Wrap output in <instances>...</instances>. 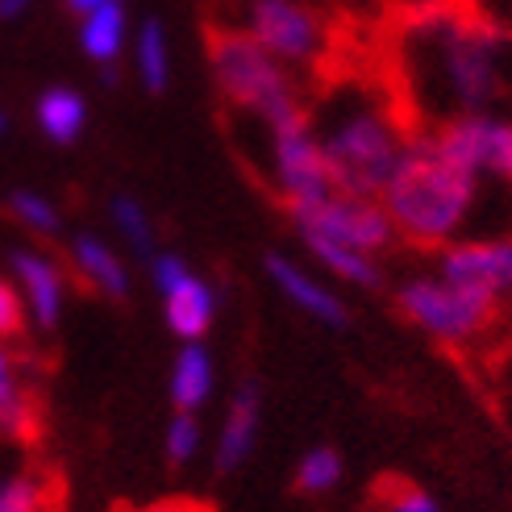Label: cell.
I'll list each match as a JSON object with an SVG mask.
<instances>
[{"instance_id": "f546056e", "label": "cell", "mask_w": 512, "mask_h": 512, "mask_svg": "<svg viewBox=\"0 0 512 512\" xmlns=\"http://www.w3.org/2000/svg\"><path fill=\"white\" fill-rule=\"evenodd\" d=\"M38 5V0H0V21H13L21 13H30Z\"/></svg>"}, {"instance_id": "e0dca14e", "label": "cell", "mask_w": 512, "mask_h": 512, "mask_svg": "<svg viewBox=\"0 0 512 512\" xmlns=\"http://www.w3.org/2000/svg\"><path fill=\"white\" fill-rule=\"evenodd\" d=\"M217 388V363L204 342H184L175 350V363H171V379H167V392L175 413H200L204 404L213 400Z\"/></svg>"}, {"instance_id": "6da1fadb", "label": "cell", "mask_w": 512, "mask_h": 512, "mask_svg": "<svg viewBox=\"0 0 512 512\" xmlns=\"http://www.w3.org/2000/svg\"><path fill=\"white\" fill-rule=\"evenodd\" d=\"M404 109L442 125L450 117L492 113L512 96V34L483 13L421 0L400 34Z\"/></svg>"}, {"instance_id": "8992f818", "label": "cell", "mask_w": 512, "mask_h": 512, "mask_svg": "<svg viewBox=\"0 0 512 512\" xmlns=\"http://www.w3.org/2000/svg\"><path fill=\"white\" fill-rule=\"evenodd\" d=\"M263 130H267V146H271V175H275L279 196L288 204V213L309 209V204H317L334 192V179H329L309 109L300 105V109L279 113L275 121L263 125Z\"/></svg>"}, {"instance_id": "2e32d148", "label": "cell", "mask_w": 512, "mask_h": 512, "mask_svg": "<svg viewBox=\"0 0 512 512\" xmlns=\"http://www.w3.org/2000/svg\"><path fill=\"white\" fill-rule=\"evenodd\" d=\"M67 259L75 267V275L84 279V284L100 296L109 300H125L130 296V267H125L121 254L96 234H75L67 242Z\"/></svg>"}, {"instance_id": "ac0fdd59", "label": "cell", "mask_w": 512, "mask_h": 512, "mask_svg": "<svg viewBox=\"0 0 512 512\" xmlns=\"http://www.w3.org/2000/svg\"><path fill=\"white\" fill-rule=\"evenodd\" d=\"M34 121L55 146H75L88 130V100L67 84H55L34 100Z\"/></svg>"}, {"instance_id": "484cf974", "label": "cell", "mask_w": 512, "mask_h": 512, "mask_svg": "<svg viewBox=\"0 0 512 512\" xmlns=\"http://www.w3.org/2000/svg\"><path fill=\"white\" fill-rule=\"evenodd\" d=\"M200 446H204L200 417H196V413H175V417L167 421V433H163L167 463H171V467H188L192 458L200 454Z\"/></svg>"}, {"instance_id": "7402d4cb", "label": "cell", "mask_w": 512, "mask_h": 512, "mask_svg": "<svg viewBox=\"0 0 512 512\" xmlns=\"http://www.w3.org/2000/svg\"><path fill=\"white\" fill-rule=\"evenodd\" d=\"M309 254L325 267L334 271L342 284H354V288H379V263L363 250H350V246H338V242H304Z\"/></svg>"}, {"instance_id": "9a60e30c", "label": "cell", "mask_w": 512, "mask_h": 512, "mask_svg": "<svg viewBox=\"0 0 512 512\" xmlns=\"http://www.w3.org/2000/svg\"><path fill=\"white\" fill-rule=\"evenodd\" d=\"M267 275L275 279V288L284 292L300 313H309L313 321H321V325H334V329H342L346 321H350V313H346V304L329 292L321 279L313 275V271H304L300 263H292L288 254H267Z\"/></svg>"}, {"instance_id": "52a82bcc", "label": "cell", "mask_w": 512, "mask_h": 512, "mask_svg": "<svg viewBox=\"0 0 512 512\" xmlns=\"http://www.w3.org/2000/svg\"><path fill=\"white\" fill-rule=\"evenodd\" d=\"M292 221L304 242H338V246L371 254V259L396 242V229L375 196L329 192L325 200L309 204V209H296Z\"/></svg>"}, {"instance_id": "5b68a950", "label": "cell", "mask_w": 512, "mask_h": 512, "mask_svg": "<svg viewBox=\"0 0 512 512\" xmlns=\"http://www.w3.org/2000/svg\"><path fill=\"white\" fill-rule=\"evenodd\" d=\"M396 309L413 321L421 334L446 346H467L483 338L500 317V304L450 284L442 275H413L396 288Z\"/></svg>"}, {"instance_id": "4dcf8cb0", "label": "cell", "mask_w": 512, "mask_h": 512, "mask_svg": "<svg viewBox=\"0 0 512 512\" xmlns=\"http://www.w3.org/2000/svg\"><path fill=\"white\" fill-rule=\"evenodd\" d=\"M63 5L75 13V17H84L88 9H96V5H105V0H63Z\"/></svg>"}, {"instance_id": "44dd1931", "label": "cell", "mask_w": 512, "mask_h": 512, "mask_svg": "<svg viewBox=\"0 0 512 512\" xmlns=\"http://www.w3.org/2000/svg\"><path fill=\"white\" fill-rule=\"evenodd\" d=\"M0 512H59V488L46 471H17L0 479Z\"/></svg>"}, {"instance_id": "4fadbf2b", "label": "cell", "mask_w": 512, "mask_h": 512, "mask_svg": "<svg viewBox=\"0 0 512 512\" xmlns=\"http://www.w3.org/2000/svg\"><path fill=\"white\" fill-rule=\"evenodd\" d=\"M259 429H263V392H259V383L246 379L242 388L229 396L221 429H217V446H213L217 475H229L246 463L254 454V442H259Z\"/></svg>"}, {"instance_id": "7c38bea8", "label": "cell", "mask_w": 512, "mask_h": 512, "mask_svg": "<svg viewBox=\"0 0 512 512\" xmlns=\"http://www.w3.org/2000/svg\"><path fill=\"white\" fill-rule=\"evenodd\" d=\"M9 267L17 279V296L25 304V317L38 329H55L63 317V300H67L63 267L42 250H13Z\"/></svg>"}, {"instance_id": "d6a6232c", "label": "cell", "mask_w": 512, "mask_h": 512, "mask_svg": "<svg viewBox=\"0 0 512 512\" xmlns=\"http://www.w3.org/2000/svg\"><path fill=\"white\" fill-rule=\"evenodd\" d=\"M508 184H512V171H508Z\"/></svg>"}, {"instance_id": "4316f807", "label": "cell", "mask_w": 512, "mask_h": 512, "mask_svg": "<svg viewBox=\"0 0 512 512\" xmlns=\"http://www.w3.org/2000/svg\"><path fill=\"white\" fill-rule=\"evenodd\" d=\"M375 504H379V512H442L438 500L408 479H383L375 492Z\"/></svg>"}, {"instance_id": "7a4b0ae2", "label": "cell", "mask_w": 512, "mask_h": 512, "mask_svg": "<svg viewBox=\"0 0 512 512\" xmlns=\"http://www.w3.org/2000/svg\"><path fill=\"white\" fill-rule=\"evenodd\" d=\"M313 134L334 179V192L346 196H375L392 179L413 125L392 96H383L375 84H342L321 100V109L309 113Z\"/></svg>"}, {"instance_id": "1f68e13d", "label": "cell", "mask_w": 512, "mask_h": 512, "mask_svg": "<svg viewBox=\"0 0 512 512\" xmlns=\"http://www.w3.org/2000/svg\"><path fill=\"white\" fill-rule=\"evenodd\" d=\"M5 134H9V113L0 109V138H5Z\"/></svg>"}, {"instance_id": "d6986e66", "label": "cell", "mask_w": 512, "mask_h": 512, "mask_svg": "<svg viewBox=\"0 0 512 512\" xmlns=\"http://www.w3.org/2000/svg\"><path fill=\"white\" fill-rule=\"evenodd\" d=\"M125 42H130V17H125L121 0H105V5H96L80 17V46L92 63L113 67Z\"/></svg>"}, {"instance_id": "8fae6325", "label": "cell", "mask_w": 512, "mask_h": 512, "mask_svg": "<svg viewBox=\"0 0 512 512\" xmlns=\"http://www.w3.org/2000/svg\"><path fill=\"white\" fill-rule=\"evenodd\" d=\"M438 275L475 296H512V238H458L438 250Z\"/></svg>"}, {"instance_id": "30bf717a", "label": "cell", "mask_w": 512, "mask_h": 512, "mask_svg": "<svg viewBox=\"0 0 512 512\" xmlns=\"http://www.w3.org/2000/svg\"><path fill=\"white\" fill-rule=\"evenodd\" d=\"M446 159L467 167L479 179H508L512 171V121L496 113H467L450 117L425 130Z\"/></svg>"}, {"instance_id": "d4e9b609", "label": "cell", "mask_w": 512, "mask_h": 512, "mask_svg": "<svg viewBox=\"0 0 512 512\" xmlns=\"http://www.w3.org/2000/svg\"><path fill=\"white\" fill-rule=\"evenodd\" d=\"M113 225H117V234L125 238V242H130L138 254H146V259H150V254H155L159 250V234H155V221H150L146 217V209H142V204L134 200V196H117L113 200Z\"/></svg>"}, {"instance_id": "9c48e42d", "label": "cell", "mask_w": 512, "mask_h": 512, "mask_svg": "<svg viewBox=\"0 0 512 512\" xmlns=\"http://www.w3.org/2000/svg\"><path fill=\"white\" fill-rule=\"evenodd\" d=\"M150 284H155L163 300L167 329L179 342H200L217 321V292L213 284L188 267L184 254L175 250H155L150 254Z\"/></svg>"}, {"instance_id": "ba28073f", "label": "cell", "mask_w": 512, "mask_h": 512, "mask_svg": "<svg viewBox=\"0 0 512 512\" xmlns=\"http://www.w3.org/2000/svg\"><path fill=\"white\" fill-rule=\"evenodd\" d=\"M238 30L284 67L317 63L325 50V25L304 0H246Z\"/></svg>"}, {"instance_id": "ffe728a7", "label": "cell", "mask_w": 512, "mask_h": 512, "mask_svg": "<svg viewBox=\"0 0 512 512\" xmlns=\"http://www.w3.org/2000/svg\"><path fill=\"white\" fill-rule=\"evenodd\" d=\"M134 67H138V80L146 92H167L171 84V55H167V34H163V21L159 17H146L142 30L134 38Z\"/></svg>"}, {"instance_id": "277c9868", "label": "cell", "mask_w": 512, "mask_h": 512, "mask_svg": "<svg viewBox=\"0 0 512 512\" xmlns=\"http://www.w3.org/2000/svg\"><path fill=\"white\" fill-rule=\"evenodd\" d=\"M209 67H213V80H217V92L225 96V105L259 117L263 125L288 109H300L296 84L284 71V63L271 59L238 25H217L209 34Z\"/></svg>"}, {"instance_id": "cb8c5ba5", "label": "cell", "mask_w": 512, "mask_h": 512, "mask_svg": "<svg viewBox=\"0 0 512 512\" xmlns=\"http://www.w3.org/2000/svg\"><path fill=\"white\" fill-rule=\"evenodd\" d=\"M9 213L38 238H59L63 234V217L55 209V200H46L42 192H25V188L13 192L9 196Z\"/></svg>"}, {"instance_id": "603a6c76", "label": "cell", "mask_w": 512, "mask_h": 512, "mask_svg": "<svg viewBox=\"0 0 512 512\" xmlns=\"http://www.w3.org/2000/svg\"><path fill=\"white\" fill-rule=\"evenodd\" d=\"M342 475H346L342 454L334 446H313V450L300 454L296 475H292V488L300 496H329L342 483Z\"/></svg>"}, {"instance_id": "83f0119b", "label": "cell", "mask_w": 512, "mask_h": 512, "mask_svg": "<svg viewBox=\"0 0 512 512\" xmlns=\"http://www.w3.org/2000/svg\"><path fill=\"white\" fill-rule=\"evenodd\" d=\"M21 329H25V304H21L17 288L0 279V342L21 338Z\"/></svg>"}, {"instance_id": "3957f363", "label": "cell", "mask_w": 512, "mask_h": 512, "mask_svg": "<svg viewBox=\"0 0 512 512\" xmlns=\"http://www.w3.org/2000/svg\"><path fill=\"white\" fill-rule=\"evenodd\" d=\"M483 184L488 179H479L454 159H446L438 142L425 130H417L408 138L392 179L383 184L379 204L388 213L396 238L421 250H442L458 238H471L475 200Z\"/></svg>"}, {"instance_id": "f1b7e54d", "label": "cell", "mask_w": 512, "mask_h": 512, "mask_svg": "<svg viewBox=\"0 0 512 512\" xmlns=\"http://www.w3.org/2000/svg\"><path fill=\"white\" fill-rule=\"evenodd\" d=\"M130 512H204V508L188 504V500H163V504H146V508H130Z\"/></svg>"}, {"instance_id": "5bb4252c", "label": "cell", "mask_w": 512, "mask_h": 512, "mask_svg": "<svg viewBox=\"0 0 512 512\" xmlns=\"http://www.w3.org/2000/svg\"><path fill=\"white\" fill-rule=\"evenodd\" d=\"M38 429H42V413H38L30 371H25L21 358L0 342V438L34 442Z\"/></svg>"}]
</instances>
